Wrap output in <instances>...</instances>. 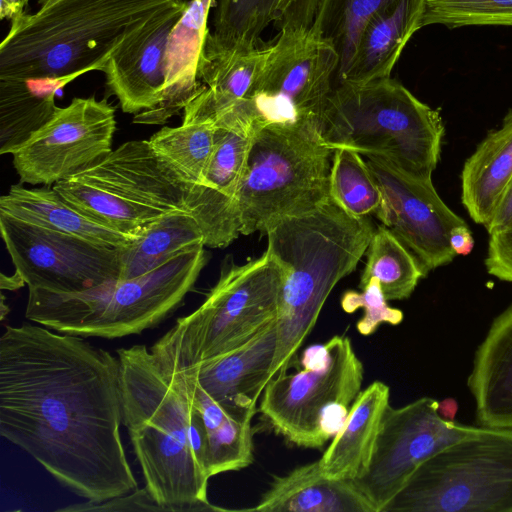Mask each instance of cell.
<instances>
[{
    "label": "cell",
    "mask_w": 512,
    "mask_h": 512,
    "mask_svg": "<svg viewBox=\"0 0 512 512\" xmlns=\"http://www.w3.org/2000/svg\"><path fill=\"white\" fill-rule=\"evenodd\" d=\"M396 0H320L311 28L339 55L336 80L346 74L367 23Z\"/></svg>",
    "instance_id": "cell-33"
},
{
    "label": "cell",
    "mask_w": 512,
    "mask_h": 512,
    "mask_svg": "<svg viewBox=\"0 0 512 512\" xmlns=\"http://www.w3.org/2000/svg\"><path fill=\"white\" fill-rule=\"evenodd\" d=\"M329 196L356 217L376 215L382 200L378 184L361 154L344 148L332 152Z\"/></svg>",
    "instance_id": "cell-34"
},
{
    "label": "cell",
    "mask_w": 512,
    "mask_h": 512,
    "mask_svg": "<svg viewBox=\"0 0 512 512\" xmlns=\"http://www.w3.org/2000/svg\"><path fill=\"white\" fill-rule=\"evenodd\" d=\"M389 397L390 388L382 381H374L360 391L344 423L319 459L325 475L354 481L364 473Z\"/></svg>",
    "instance_id": "cell-26"
},
{
    "label": "cell",
    "mask_w": 512,
    "mask_h": 512,
    "mask_svg": "<svg viewBox=\"0 0 512 512\" xmlns=\"http://www.w3.org/2000/svg\"><path fill=\"white\" fill-rule=\"evenodd\" d=\"M301 365L269 380L259 411L289 442L320 449L338 432L360 393L363 364L351 339L335 335L307 348Z\"/></svg>",
    "instance_id": "cell-11"
},
{
    "label": "cell",
    "mask_w": 512,
    "mask_h": 512,
    "mask_svg": "<svg viewBox=\"0 0 512 512\" xmlns=\"http://www.w3.org/2000/svg\"><path fill=\"white\" fill-rule=\"evenodd\" d=\"M52 187L87 216L133 239L167 214L188 212V186L148 140L127 141Z\"/></svg>",
    "instance_id": "cell-8"
},
{
    "label": "cell",
    "mask_w": 512,
    "mask_h": 512,
    "mask_svg": "<svg viewBox=\"0 0 512 512\" xmlns=\"http://www.w3.org/2000/svg\"><path fill=\"white\" fill-rule=\"evenodd\" d=\"M63 511H164L145 488L103 502L68 506Z\"/></svg>",
    "instance_id": "cell-39"
},
{
    "label": "cell",
    "mask_w": 512,
    "mask_h": 512,
    "mask_svg": "<svg viewBox=\"0 0 512 512\" xmlns=\"http://www.w3.org/2000/svg\"><path fill=\"white\" fill-rule=\"evenodd\" d=\"M438 402L422 397L398 408L389 404L384 411L369 464L352 481L375 512H383L421 463L475 430L443 420Z\"/></svg>",
    "instance_id": "cell-13"
},
{
    "label": "cell",
    "mask_w": 512,
    "mask_h": 512,
    "mask_svg": "<svg viewBox=\"0 0 512 512\" xmlns=\"http://www.w3.org/2000/svg\"><path fill=\"white\" fill-rule=\"evenodd\" d=\"M186 1H189V0H186Z\"/></svg>",
    "instance_id": "cell-46"
},
{
    "label": "cell",
    "mask_w": 512,
    "mask_h": 512,
    "mask_svg": "<svg viewBox=\"0 0 512 512\" xmlns=\"http://www.w3.org/2000/svg\"><path fill=\"white\" fill-rule=\"evenodd\" d=\"M118 356L42 325L0 337V434L90 502L136 490L120 433Z\"/></svg>",
    "instance_id": "cell-1"
},
{
    "label": "cell",
    "mask_w": 512,
    "mask_h": 512,
    "mask_svg": "<svg viewBox=\"0 0 512 512\" xmlns=\"http://www.w3.org/2000/svg\"><path fill=\"white\" fill-rule=\"evenodd\" d=\"M512 178V108L464 162L461 202L469 217L484 227L491 220Z\"/></svg>",
    "instance_id": "cell-27"
},
{
    "label": "cell",
    "mask_w": 512,
    "mask_h": 512,
    "mask_svg": "<svg viewBox=\"0 0 512 512\" xmlns=\"http://www.w3.org/2000/svg\"><path fill=\"white\" fill-rule=\"evenodd\" d=\"M69 82L0 79V154H12L57 110L55 93Z\"/></svg>",
    "instance_id": "cell-29"
},
{
    "label": "cell",
    "mask_w": 512,
    "mask_h": 512,
    "mask_svg": "<svg viewBox=\"0 0 512 512\" xmlns=\"http://www.w3.org/2000/svg\"><path fill=\"white\" fill-rule=\"evenodd\" d=\"M0 212L114 248L124 247L134 240L87 216L53 187L28 188L21 182L12 185L8 193L0 198Z\"/></svg>",
    "instance_id": "cell-28"
},
{
    "label": "cell",
    "mask_w": 512,
    "mask_h": 512,
    "mask_svg": "<svg viewBox=\"0 0 512 512\" xmlns=\"http://www.w3.org/2000/svg\"><path fill=\"white\" fill-rule=\"evenodd\" d=\"M204 244L192 246L155 269L78 293L29 288L25 316L59 333L115 339L153 328L194 287L207 263Z\"/></svg>",
    "instance_id": "cell-5"
},
{
    "label": "cell",
    "mask_w": 512,
    "mask_h": 512,
    "mask_svg": "<svg viewBox=\"0 0 512 512\" xmlns=\"http://www.w3.org/2000/svg\"><path fill=\"white\" fill-rule=\"evenodd\" d=\"M0 232L28 288L78 293L120 276L118 248L96 244L0 212Z\"/></svg>",
    "instance_id": "cell-14"
},
{
    "label": "cell",
    "mask_w": 512,
    "mask_h": 512,
    "mask_svg": "<svg viewBox=\"0 0 512 512\" xmlns=\"http://www.w3.org/2000/svg\"><path fill=\"white\" fill-rule=\"evenodd\" d=\"M199 244H204V236L192 215L188 212L167 214L148 225L128 245L118 248L119 279H131L150 272L178 253Z\"/></svg>",
    "instance_id": "cell-30"
},
{
    "label": "cell",
    "mask_w": 512,
    "mask_h": 512,
    "mask_svg": "<svg viewBox=\"0 0 512 512\" xmlns=\"http://www.w3.org/2000/svg\"><path fill=\"white\" fill-rule=\"evenodd\" d=\"M320 130L331 150L381 155L405 171L432 178L440 160L445 126L439 110L390 77L334 86Z\"/></svg>",
    "instance_id": "cell-6"
},
{
    "label": "cell",
    "mask_w": 512,
    "mask_h": 512,
    "mask_svg": "<svg viewBox=\"0 0 512 512\" xmlns=\"http://www.w3.org/2000/svg\"><path fill=\"white\" fill-rule=\"evenodd\" d=\"M425 0H396L365 26L353 59L337 83H367L391 76L405 46L423 27Z\"/></svg>",
    "instance_id": "cell-23"
},
{
    "label": "cell",
    "mask_w": 512,
    "mask_h": 512,
    "mask_svg": "<svg viewBox=\"0 0 512 512\" xmlns=\"http://www.w3.org/2000/svg\"><path fill=\"white\" fill-rule=\"evenodd\" d=\"M332 152L323 143L320 121L259 127L236 196L240 234L264 233L273 222L324 202Z\"/></svg>",
    "instance_id": "cell-7"
},
{
    "label": "cell",
    "mask_w": 512,
    "mask_h": 512,
    "mask_svg": "<svg viewBox=\"0 0 512 512\" xmlns=\"http://www.w3.org/2000/svg\"><path fill=\"white\" fill-rule=\"evenodd\" d=\"M214 3L215 0L188 1L183 15L168 38L161 101L154 108L136 114L133 122L165 124L172 116L184 110L199 92L202 84L198 81V64Z\"/></svg>",
    "instance_id": "cell-21"
},
{
    "label": "cell",
    "mask_w": 512,
    "mask_h": 512,
    "mask_svg": "<svg viewBox=\"0 0 512 512\" xmlns=\"http://www.w3.org/2000/svg\"><path fill=\"white\" fill-rule=\"evenodd\" d=\"M276 344L274 320L240 347L183 369L227 414L257 412V402L271 379Z\"/></svg>",
    "instance_id": "cell-19"
},
{
    "label": "cell",
    "mask_w": 512,
    "mask_h": 512,
    "mask_svg": "<svg viewBox=\"0 0 512 512\" xmlns=\"http://www.w3.org/2000/svg\"><path fill=\"white\" fill-rule=\"evenodd\" d=\"M383 512H512V429L476 427L446 446Z\"/></svg>",
    "instance_id": "cell-10"
},
{
    "label": "cell",
    "mask_w": 512,
    "mask_h": 512,
    "mask_svg": "<svg viewBox=\"0 0 512 512\" xmlns=\"http://www.w3.org/2000/svg\"><path fill=\"white\" fill-rule=\"evenodd\" d=\"M123 425L145 479L164 511H222L208 501L207 431L182 370L152 345L117 350Z\"/></svg>",
    "instance_id": "cell-2"
},
{
    "label": "cell",
    "mask_w": 512,
    "mask_h": 512,
    "mask_svg": "<svg viewBox=\"0 0 512 512\" xmlns=\"http://www.w3.org/2000/svg\"><path fill=\"white\" fill-rule=\"evenodd\" d=\"M366 255L359 288L376 279L388 301L409 298L420 279L428 275L415 256L383 224L374 230Z\"/></svg>",
    "instance_id": "cell-31"
},
{
    "label": "cell",
    "mask_w": 512,
    "mask_h": 512,
    "mask_svg": "<svg viewBox=\"0 0 512 512\" xmlns=\"http://www.w3.org/2000/svg\"><path fill=\"white\" fill-rule=\"evenodd\" d=\"M367 217L346 212L330 196L316 208L273 222L267 251L283 268L270 378L287 371L335 285L352 273L374 233Z\"/></svg>",
    "instance_id": "cell-3"
},
{
    "label": "cell",
    "mask_w": 512,
    "mask_h": 512,
    "mask_svg": "<svg viewBox=\"0 0 512 512\" xmlns=\"http://www.w3.org/2000/svg\"><path fill=\"white\" fill-rule=\"evenodd\" d=\"M256 412L227 415L215 429L207 432L206 472L210 477L237 471L253 461L252 419Z\"/></svg>",
    "instance_id": "cell-35"
},
{
    "label": "cell",
    "mask_w": 512,
    "mask_h": 512,
    "mask_svg": "<svg viewBox=\"0 0 512 512\" xmlns=\"http://www.w3.org/2000/svg\"><path fill=\"white\" fill-rule=\"evenodd\" d=\"M26 284L25 280L22 278V276L15 271L13 275L7 276L3 273H1L0 276V287L2 290H10L14 291L21 287H23Z\"/></svg>",
    "instance_id": "cell-44"
},
{
    "label": "cell",
    "mask_w": 512,
    "mask_h": 512,
    "mask_svg": "<svg viewBox=\"0 0 512 512\" xmlns=\"http://www.w3.org/2000/svg\"><path fill=\"white\" fill-rule=\"evenodd\" d=\"M339 55L311 27L283 29L247 96L233 110L258 127L320 121L334 88Z\"/></svg>",
    "instance_id": "cell-12"
},
{
    "label": "cell",
    "mask_w": 512,
    "mask_h": 512,
    "mask_svg": "<svg viewBox=\"0 0 512 512\" xmlns=\"http://www.w3.org/2000/svg\"><path fill=\"white\" fill-rule=\"evenodd\" d=\"M261 512H375L352 481L325 475L319 459L276 476L257 506Z\"/></svg>",
    "instance_id": "cell-24"
},
{
    "label": "cell",
    "mask_w": 512,
    "mask_h": 512,
    "mask_svg": "<svg viewBox=\"0 0 512 512\" xmlns=\"http://www.w3.org/2000/svg\"><path fill=\"white\" fill-rule=\"evenodd\" d=\"M29 0H0V18L10 21L25 12Z\"/></svg>",
    "instance_id": "cell-42"
},
{
    "label": "cell",
    "mask_w": 512,
    "mask_h": 512,
    "mask_svg": "<svg viewBox=\"0 0 512 512\" xmlns=\"http://www.w3.org/2000/svg\"><path fill=\"white\" fill-rule=\"evenodd\" d=\"M269 49L270 42L252 47L225 46L208 30L198 64L202 87L184 108L182 122L215 121L233 110L249 93Z\"/></svg>",
    "instance_id": "cell-20"
},
{
    "label": "cell",
    "mask_w": 512,
    "mask_h": 512,
    "mask_svg": "<svg viewBox=\"0 0 512 512\" xmlns=\"http://www.w3.org/2000/svg\"><path fill=\"white\" fill-rule=\"evenodd\" d=\"M488 235L486 270L491 276L512 283V220Z\"/></svg>",
    "instance_id": "cell-38"
},
{
    "label": "cell",
    "mask_w": 512,
    "mask_h": 512,
    "mask_svg": "<svg viewBox=\"0 0 512 512\" xmlns=\"http://www.w3.org/2000/svg\"><path fill=\"white\" fill-rule=\"evenodd\" d=\"M512 220V178L489 223L485 226L488 234L506 226Z\"/></svg>",
    "instance_id": "cell-40"
},
{
    "label": "cell",
    "mask_w": 512,
    "mask_h": 512,
    "mask_svg": "<svg viewBox=\"0 0 512 512\" xmlns=\"http://www.w3.org/2000/svg\"><path fill=\"white\" fill-rule=\"evenodd\" d=\"M366 163L381 191L377 218L415 256L428 274L453 261L450 232L465 220L438 195L432 178L415 176L388 158L368 154Z\"/></svg>",
    "instance_id": "cell-16"
},
{
    "label": "cell",
    "mask_w": 512,
    "mask_h": 512,
    "mask_svg": "<svg viewBox=\"0 0 512 512\" xmlns=\"http://www.w3.org/2000/svg\"><path fill=\"white\" fill-rule=\"evenodd\" d=\"M449 240L456 255H468L474 247V238L467 223L454 227Z\"/></svg>",
    "instance_id": "cell-41"
},
{
    "label": "cell",
    "mask_w": 512,
    "mask_h": 512,
    "mask_svg": "<svg viewBox=\"0 0 512 512\" xmlns=\"http://www.w3.org/2000/svg\"><path fill=\"white\" fill-rule=\"evenodd\" d=\"M214 122L215 149L202 179L188 190L186 207L203 233L205 246L224 248L240 234L236 196L259 127L234 111Z\"/></svg>",
    "instance_id": "cell-17"
},
{
    "label": "cell",
    "mask_w": 512,
    "mask_h": 512,
    "mask_svg": "<svg viewBox=\"0 0 512 512\" xmlns=\"http://www.w3.org/2000/svg\"><path fill=\"white\" fill-rule=\"evenodd\" d=\"M283 268L266 250L237 265L225 260L204 302L154 343L181 368L226 354L275 320Z\"/></svg>",
    "instance_id": "cell-9"
},
{
    "label": "cell",
    "mask_w": 512,
    "mask_h": 512,
    "mask_svg": "<svg viewBox=\"0 0 512 512\" xmlns=\"http://www.w3.org/2000/svg\"><path fill=\"white\" fill-rule=\"evenodd\" d=\"M155 154L188 186L203 177L216 145L212 120L163 127L148 140Z\"/></svg>",
    "instance_id": "cell-32"
},
{
    "label": "cell",
    "mask_w": 512,
    "mask_h": 512,
    "mask_svg": "<svg viewBox=\"0 0 512 512\" xmlns=\"http://www.w3.org/2000/svg\"><path fill=\"white\" fill-rule=\"evenodd\" d=\"M181 0H40L11 20L0 45V79L72 82L103 71L136 27Z\"/></svg>",
    "instance_id": "cell-4"
},
{
    "label": "cell",
    "mask_w": 512,
    "mask_h": 512,
    "mask_svg": "<svg viewBox=\"0 0 512 512\" xmlns=\"http://www.w3.org/2000/svg\"><path fill=\"white\" fill-rule=\"evenodd\" d=\"M320 0H215L211 37L225 46L252 47L264 30L310 28Z\"/></svg>",
    "instance_id": "cell-25"
},
{
    "label": "cell",
    "mask_w": 512,
    "mask_h": 512,
    "mask_svg": "<svg viewBox=\"0 0 512 512\" xmlns=\"http://www.w3.org/2000/svg\"><path fill=\"white\" fill-rule=\"evenodd\" d=\"M468 387L478 424L512 429V304L493 320L476 350Z\"/></svg>",
    "instance_id": "cell-22"
},
{
    "label": "cell",
    "mask_w": 512,
    "mask_h": 512,
    "mask_svg": "<svg viewBox=\"0 0 512 512\" xmlns=\"http://www.w3.org/2000/svg\"><path fill=\"white\" fill-rule=\"evenodd\" d=\"M188 1L181 0L151 16L131 31L107 60L106 86L123 112L138 114L154 108L165 83V52L169 35Z\"/></svg>",
    "instance_id": "cell-18"
},
{
    "label": "cell",
    "mask_w": 512,
    "mask_h": 512,
    "mask_svg": "<svg viewBox=\"0 0 512 512\" xmlns=\"http://www.w3.org/2000/svg\"><path fill=\"white\" fill-rule=\"evenodd\" d=\"M512 26V0H425L423 27Z\"/></svg>",
    "instance_id": "cell-36"
},
{
    "label": "cell",
    "mask_w": 512,
    "mask_h": 512,
    "mask_svg": "<svg viewBox=\"0 0 512 512\" xmlns=\"http://www.w3.org/2000/svg\"><path fill=\"white\" fill-rule=\"evenodd\" d=\"M376 279L370 280L361 292L347 290L341 297V307L352 314L357 309H364L363 316L356 324L358 332L363 336L373 334L381 324L398 325L403 320L400 309L390 307Z\"/></svg>",
    "instance_id": "cell-37"
},
{
    "label": "cell",
    "mask_w": 512,
    "mask_h": 512,
    "mask_svg": "<svg viewBox=\"0 0 512 512\" xmlns=\"http://www.w3.org/2000/svg\"><path fill=\"white\" fill-rule=\"evenodd\" d=\"M4 295H2V300H1V319L4 318L5 314L8 312V307H5V304H4Z\"/></svg>",
    "instance_id": "cell-45"
},
{
    "label": "cell",
    "mask_w": 512,
    "mask_h": 512,
    "mask_svg": "<svg viewBox=\"0 0 512 512\" xmlns=\"http://www.w3.org/2000/svg\"><path fill=\"white\" fill-rule=\"evenodd\" d=\"M115 129L106 99L74 98L11 154L20 182L53 186L75 174L112 150Z\"/></svg>",
    "instance_id": "cell-15"
},
{
    "label": "cell",
    "mask_w": 512,
    "mask_h": 512,
    "mask_svg": "<svg viewBox=\"0 0 512 512\" xmlns=\"http://www.w3.org/2000/svg\"><path fill=\"white\" fill-rule=\"evenodd\" d=\"M457 411L458 404L453 398H446L438 402L437 413L445 421H454Z\"/></svg>",
    "instance_id": "cell-43"
}]
</instances>
